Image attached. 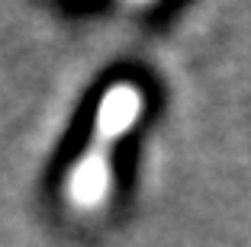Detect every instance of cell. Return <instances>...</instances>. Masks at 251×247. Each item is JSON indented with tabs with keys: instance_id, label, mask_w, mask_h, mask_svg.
<instances>
[{
	"instance_id": "cell-1",
	"label": "cell",
	"mask_w": 251,
	"mask_h": 247,
	"mask_svg": "<svg viewBox=\"0 0 251 247\" xmlns=\"http://www.w3.org/2000/svg\"><path fill=\"white\" fill-rule=\"evenodd\" d=\"M139 106L142 96L135 90V84H113L103 93L94 132H90V145L74 160L71 174L65 180V199L71 202V209L97 212L110 199V183H113L110 151L139 119Z\"/></svg>"
}]
</instances>
